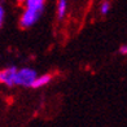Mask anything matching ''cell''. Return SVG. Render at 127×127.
<instances>
[{
	"mask_svg": "<svg viewBox=\"0 0 127 127\" xmlns=\"http://www.w3.org/2000/svg\"><path fill=\"white\" fill-rule=\"evenodd\" d=\"M38 74L34 69L30 67H22L18 69L17 71V78H16V86H21V87H30L36 79Z\"/></svg>",
	"mask_w": 127,
	"mask_h": 127,
	"instance_id": "obj_1",
	"label": "cell"
},
{
	"mask_svg": "<svg viewBox=\"0 0 127 127\" xmlns=\"http://www.w3.org/2000/svg\"><path fill=\"white\" fill-rule=\"evenodd\" d=\"M17 71H18V67H16V66L0 69V84H4L7 87H14Z\"/></svg>",
	"mask_w": 127,
	"mask_h": 127,
	"instance_id": "obj_2",
	"label": "cell"
},
{
	"mask_svg": "<svg viewBox=\"0 0 127 127\" xmlns=\"http://www.w3.org/2000/svg\"><path fill=\"white\" fill-rule=\"evenodd\" d=\"M24 5H25V9H30V10H34V12L43 13L45 0H25Z\"/></svg>",
	"mask_w": 127,
	"mask_h": 127,
	"instance_id": "obj_3",
	"label": "cell"
},
{
	"mask_svg": "<svg viewBox=\"0 0 127 127\" xmlns=\"http://www.w3.org/2000/svg\"><path fill=\"white\" fill-rule=\"evenodd\" d=\"M52 79H53V75H52V74L38 75L36 79L34 80V83L31 84V88H42V87H44V86H47Z\"/></svg>",
	"mask_w": 127,
	"mask_h": 127,
	"instance_id": "obj_4",
	"label": "cell"
},
{
	"mask_svg": "<svg viewBox=\"0 0 127 127\" xmlns=\"http://www.w3.org/2000/svg\"><path fill=\"white\" fill-rule=\"evenodd\" d=\"M67 12V0H59L57 1V20L62 21Z\"/></svg>",
	"mask_w": 127,
	"mask_h": 127,
	"instance_id": "obj_5",
	"label": "cell"
},
{
	"mask_svg": "<svg viewBox=\"0 0 127 127\" xmlns=\"http://www.w3.org/2000/svg\"><path fill=\"white\" fill-rule=\"evenodd\" d=\"M110 8H112L110 1H109V0H104V1L101 3V5H100V13H101V16H108V13L110 12Z\"/></svg>",
	"mask_w": 127,
	"mask_h": 127,
	"instance_id": "obj_6",
	"label": "cell"
},
{
	"mask_svg": "<svg viewBox=\"0 0 127 127\" xmlns=\"http://www.w3.org/2000/svg\"><path fill=\"white\" fill-rule=\"evenodd\" d=\"M4 20H5V9L1 4H0V29H1L3 24H4Z\"/></svg>",
	"mask_w": 127,
	"mask_h": 127,
	"instance_id": "obj_7",
	"label": "cell"
},
{
	"mask_svg": "<svg viewBox=\"0 0 127 127\" xmlns=\"http://www.w3.org/2000/svg\"><path fill=\"white\" fill-rule=\"evenodd\" d=\"M118 52H119L121 55H123V56H127V43L121 45L119 49H118Z\"/></svg>",
	"mask_w": 127,
	"mask_h": 127,
	"instance_id": "obj_8",
	"label": "cell"
},
{
	"mask_svg": "<svg viewBox=\"0 0 127 127\" xmlns=\"http://www.w3.org/2000/svg\"><path fill=\"white\" fill-rule=\"evenodd\" d=\"M16 1H17V3H20V4H24V3H25V0H16Z\"/></svg>",
	"mask_w": 127,
	"mask_h": 127,
	"instance_id": "obj_9",
	"label": "cell"
}]
</instances>
